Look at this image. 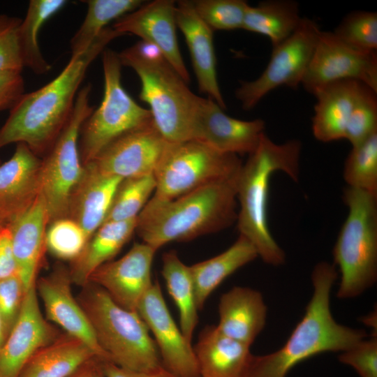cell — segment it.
<instances>
[{
  "label": "cell",
  "mask_w": 377,
  "mask_h": 377,
  "mask_svg": "<svg viewBox=\"0 0 377 377\" xmlns=\"http://www.w3.org/2000/svg\"><path fill=\"white\" fill-rule=\"evenodd\" d=\"M343 201L348 214L333 249L340 272L337 297H357L377 279V193L348 186Z\"/></svg>",
  "instance_id": "7"
},
{
  "label": "cell",
  "mask_w": 377,
  "mask_h": 377,
  "mask_svg": "<svg viewBox=\"0 0 377 377\" xmlns=\"http://www.w3.org/2000/svg\"><path fill=\"white\" fill-rule=\"evenodd\" d=\"M6 339V334L4 327L0 318V349L1 346H3Z\"/></svg>",
  "instance_id": "47"
},
{
  "label": "cell",
  "mask_w": 377,
  "mask_h": 377,
  "mask_svg": "<svg viewBox=\"0 0 377 377\" xmlns=\"http://www.w3.org/2000/svg\"><path fill=\"white\" fill-rule=\"evenodd\" d=\"M155 189L153 173L122 179L116 188L103 223L137 218Z\"/></svg>",
  "instance_id": "34"
},
{
  "label": "cell",
  "mask_w": 377,
  "mask_h": 377,
  "mask_svg": "<svg viewBox=\"0 0 377 377\" xmlns=\"http://www.w3.org/2000/svg\"><path fill=\"white\" fill-rule=\"evenodd\" d=\"M8 225L17 274L27 290L36 282V275L46 250L49 217L40 193L25 212Z\"/></svg>",
  "instance_id": "22"
},
{
  "label": "cell",
  "mask_w": 377,
  "mask_h": 377,
  "mask_svg": "<svg viewBox=\"0 0 377 377\" xmlns=\"http://www.w3.org/2000/svg\"><path fill=\"white\" fill-rule=\"evenodd\" d=\"M250 347L216 325L206 326L193 347L200 377H243L252 355Z\"/></svg>",
  "instance_id": "25"
},
{
  "label": "cell",
  "mask_w": 377,
  "mask_h": 377,
  "mask_svg": "<svg viewBox=\"0 0 377 377\" xmlns=\"http://www.w3.org/2000/svg\"><path fill=\"white\" fill-rule=\"evenodd\" d=\"M0 377H2V376H0Z\"/></svg>",
  "instance_id": "50"
},
{
  "label": "cell",
  "mask_w": 377,
  "mask_h": 377,
  "mask_svg": "<svg viewBox=\"0 0 377 377\" xmlns=\"http://www.w3.org/2000/svg\"><path fill=\"white\" fill-rule=\"evenodd\" d=\"M36 283L27 290L18 318L0 349L2 377H17L38 350L58 338L41 313Z\"/></svg>",
  "instance_id": "17"
},
{
  "label": "cell",
  "mask_w": 377,
  "mask_h": 377,
  "mask_svg": "<svg viewBox=\"0 0 377 377\" xmlns=\"http://www.w3.org/2000/svg\"><path fill=\"white\" fill-rule=\"evenodd\" d=\"M72 283L69 271L61 266L36 280L37 293L43 301L47 320L85 343L100 360L110 362L97 342L84 309L73 296Z\"/></svg>",
  "instance_id": "18"
},
{
  "label": "cell",
  "mask_w": 377,
  "mask_h": 377,
  "mask_svg": "<svg viewBox=\"0 0 377 377\" xmlns=\"http://www.w3.org/2000/svg\"><path fill=\"white\" fill-rule=\"evenodd\" d=\"M137 218L103 223L91 236L79 256L71 262L73 283L85 286L95 270L110 261L135 232Z\"/></svg>",
  "instance_id": "27"
},
{
  "label": "cell",
  "mask_w": 377,
  "mask_h": 377,
  "mask_svg": "<svg viewBox=\"0 0 377 377\" xmlns=\"http://www.w3.org/2000/svg\"><path fill=\"white\" fill-rule=\"evenodd\" d=\"M91 85L77 92L72 114L54 144L42 158L40 194L47 208L49 224L67 217L71 195L84 172L79 151L82 124L94 107L89 103Z\"/></svg>",
  "instance_id": "10"
},
{
  "label": "cell",
  "mask_w": 377,
  "mask_h": 377,
  "mask_svg": "<svg viewBox=\"0 0 377 377\" xmlns=\"http://www.w3.org/2000/svg\"><path fill=\"white\" fill-rule=\"evenodd\" d=\"M265 129L263 119L246 121L231 117L214 100L201 97L195 140L223 153L250 155L259 146Z\"/></svg>",
  "instance_id": "19"
},
{
  "label": "cell",
  "mask_w": 377,
  "mask_h": 377,
  "mask_svg": "<svg viewBox=\"0 0 377 377\" xmlns=\"http://www.w3.org/2000/svg\"><path fill=\"white\" fill-rule=\"evenodd\" d=\"M193 7L212 31L242 29L249 4L244 0H194Z\"/></svg>",
  "instance_id": "36"
},
{
  "label": "cell",
  "mask_w": 377,
  "mask_h": 377,
  "mask_svg": "<svg viewBox=\"0 0 377 377\" xmlns=\"http://www.w3.org/2000/svg\"><path fill=\"white\" fill-rule=\"evenodd\" d=\"M84 288L77 301L110 362L135 371H147L161 367L155 342L138 312L120 306L94 283Z\"/></svg>",
  "instance_id": "6"
},
{
  "label": "cell",
  "mask_w": 377,
  "mask_h": 377,
  "mask_svg": "<svg viewBox=\"0 0 377 377\" xmlns=\"http://www.w3.org/2000/svg\"><path fill=\"white\" fill-rule=\"evenodd\" d=\"M219 314V330L251 346L265 327L267 306L259 291L235 286L221 296Z\"/></svg>",
  "instance_id": "24"
},
{
  "label": "cell",
  "mask_w": 377,
  "mask_h": 377,
  "mask_svg": "<svg viewBox=\"0 0 377 377\" xmlns=\"http://www.w3.org/2000/svg\"><path fill=\"white\" fill-rule=\"evenodd\" d=\"M104 93L99 107L81 126L79 151L83 165L93 161L121 135L152 119L151 112L138 105L121 84V64L110 49L102 52Z\"/></svg>",
  "instance_id": "8"
},
{
  "label": "cell",
  "mask_w": 377,
  "mask_h": 377,
  "mask_svg": "<svg viewBox=\"0 0 377 377\" xmlns=\"http://www.w3.org/2000/svg\"><path fill=\"white\" fill-rule=\"evenodd\" d=\"M24 93L20 71L0 72V111L10 110Z\"/></svg>",
  "instance_id": "43"
},
{
  "label": "cell",
  "mask_w": 377,
  "mask_h": 377,
  "mask_svg": "<svg viewBox=\"0 0 377 377\" xmlns=\"http://www.w3.org/2000/svg\"><path fill=\"white\" fill-rule=\"evenodd\" d=\"M118 54L121 66L132 68L141 82L140 99L149 106L153 121L169 142L195 140L201 97L154 46L143 41Z\"/></svg>",
  "instance_id": "5"
},
{
  "label": "cell",
  "mask_w": 377,
  "mask_h": 377,
  "mask_svg": "<svg viewBox=\"0 0 377 377\" xmlns=\"http://www.w3.org/2000/svg\"><path fill=\"white\" fill-rule=\"evenodd\" d=\"M42 158L24 143H17L0 164V218L8 224L25 212L40 193Z\"/></svg>",
  "instance_id": "20"
},
{
  "label": "cell",
  "mask_w": 377,
  "mask_h": 377,
  "mask_svg": "<svg viewBox=\"0 0 377 377\" xmlns=\"http://www.w3.org/2000/svg\"><path fill=\"white\" fill-rule=\"evenodd\" d=\"M362 83L343 80L330 83L313 95L316 102L312 118V133L323 142L344 139L354 103Z\"/></svg>",
  "instance_id": "26"
},
{
  "label": "cell",
  "mask_w": 377,
  "mask_h": 377,
  "mask_svg": "<svg viewBox=\"0 0 377 377\" xmlns=\"http://www.w3.org/2000/svg\"><path fill=\"white\" fill-rule=\"evenodd\" d=\"M338 277L335 265L318 263L311 274L312 296L285 344L263 355H251L243 377H286L292 368L314 355L342 352L367 337L364 330L338 323L330 310V293Z\"/></svg>",
  "instance_id": "2"
},
{
  "label": "cell",
  "mask_w": 377,
  "mask_h": 377,
  "mask_svg": "<svg viewBox=\"0 0 377 377\" xmlns=\"http://www.w3.org/2000/svg\"><path fill=\"white\" fill-rule=\"evenodd\" d=\"M377 92L362 84L346 126L344 139L356 146L377 133Z\"/></svg>",
  "instance_id": "37"
},
{
  "label": "cell",
  "mask_w": 377,
  "mask_h": 377,
  "mask_svg": "<svg viewBox=\"0 0 377 377\" xmlns=\"http://www.w3.org/2000/svg\"><path fill=\"white\" fill-rule=\"evenodd\" d=\"M4 225H6V224L0 218V228Z\"/></svg>",
  "instance_id": "48"
},
{
  "label": "cell",
  "mask_w": 377,
  "mask_h": 377,
  "mask_svg": "<svg viewBox=\"0 0 377 377\" xmlns=\"http://www.w3.org/2000/svg\"><path fill=\"white\" fill-rule=\"evenodd\" d=\"M106 377H176L161 365L151 371H135L120 367L109 361L102 362Z\"/></svg>",
  "instance_id": "45"
},
{
  "label": "cell",
  "mask_w": 377,
  "mask_h": 377,
  "mask_svg": "<svg viewBox=\"0 0 377 377\" xmlns=\"http://www.w3.org/2000/svg\"><path fill=\"white\" fill-rule=\"evenodd\" d=\"M26 292L18 274L0 280V318L6 337L18 318Z\"/></svg>",
  "instance_id": "41"
},
{
  "label": "cell",
  "mask_w": 377,
  "mask_h": 377,
  "mask_svg": "<svg viewBox=\"0 0 377 377\" xmlns=\"http://www.w3.org/2000/svg\"><path fill=\"white\" fill-rule=\"evenodd\" d=\"M22 19L0 14V72L20 71L24 66L19 41Z\"/></svg>",
  "instance_id": "40"
},
{
  "label": "cell",
  "mask_w": 377,
  "mask_h": 377,
  "mask_svg": "<svg viewBox=\"0 0 377 377\" xmlns=\"http://www.w3.org/2000/svg\"><path fill=\"white\" fill-rule=\"evenodd\" d=\"M93 358L98 357L90 348L66 334L38 350L17 377H70Z\"/></svg>",
  "instance_id": "28"
},
{
  "label": "cell",
  "mask_w": 377,
  "mask_h": 377,
  "mask_svg": "<svg viewBox=\"0 0 377 377\" xmlns=\"http://www.w3.org/2000/svg\"><path fill=\"white\" fill-rule=\"evenodd\" d=\"M67 3L65 0H31L19 28V41L24 66L36 75H43L50 64L43 57L38 44V34L43 24Z\"/></svg>",
  "instance_id": "32"
},
{
  "label": "cell",
  "mask_w": 377,
  "mask_h": 377,
  "mask_svg": "<svg viewBox=\"0 0 377 377\" xmlns=\"http://www.w3.org/2000/svg\"><path fill=\"white\" fill-rule=\"evenodd\" d=\"M168 142L151 119L121 135L89 163L121 179L152 174Z\"/></svg>",
  "instance_id": "14"
},
{
  "label": "cell",
  "mask_w": 377,
  "mask_h": 377,
  "mask_svg": "<svg viewBox=\"0 0 377 377\" xmlns=\"http://www.w3.org/2000/svg\"><path fill=\"white\" fill-rule=\"evenodd\" d=\"M84 19L70 41L71 57L85 52L112 21L138 8L141 0H87Z\"/></svg>",
  "instance_id": "33"
},
{
  "label": "cell",
  "mask_w": 377,
  "mask_h": 377,
  "mask_svg": "<svg viewBox=\"0 0 377 377\" xmlns=\"http://www.w3.org/2000/svg\"><path fill=\"white\" fill-rule=\"evenodd\" d=\"M302 18L298 3L290 0H271L247 8L243 29L266 36L274 47L291 36Z\"/></svg>",
  "instance_id": "30"
},
{
  "label": "cell",
  "mask_w": 377,
  "mask_h": 377,
  "mask_svg": "<svg viewBox=\"0 0 377 377\" xmlns=\"http://www.w3.org/2000/svg\"><path fill=\"white\" fill-rule=\"evenodd\" d=\"M88 238L82 228L68 217L50 223L46 232V249L59 259L77 258L82 251Z\"/></svg>",
  "instance_id": "39"
},
{
  "label": "cell",
  "mask_w": 377,
  "mask_h": 377,
  "mask_svg": "<svg viewBox=\"0 0 377 377\" xmlns=\"http://www.w3.org/2000/svg\"><path fill=\"white\" fill-rule=\"evenodd\" d=\"M340 362L353 367L360 377H377V339H362L341 352Z\"/></svg>",
  "instance_id": "42"
},
{
  "label": "cell",
  "mask_w": 377,
  "mask_h": 377,
  "mask_svg": "<svg viewBox=\"0 0 377 377\" xmlns=\"http://www.w3.org/2000/svg\"><path fill=\"white\" fill-rule=\"evenodd\" d=\"M358 81L377 92L376 52L353 47L332 31H320L301 84L313 94L339 80Z\"/></svg>",
  "instance_id": "12"
},
{
  "label": "cell",
  "mask_w": 377,
  "mask_h": 377,
  "mask_svg": "<svg viewBox=\"0 0 377 377\" xmlns=\"http://www.w3.org/2000/svg\"><path fill=\"white\" fill-rule=\"evenodd\" d=\"M137 312L153 334L163 367L176 377H200L191 342L175 323L157 281L141 299Z\"/></svg>",
  "instance_id": "13"
},
{
  "label": "cell",
  "mask_w": 377,
  "mask_h": 377,
  "mask_svg": "<svg viewBox=\"0 0 377 377\" xmlns=\"http://www.w3.org/2000/svg\"><path fill=\"white\" fill-rule=\"evenodd\" d=\"M176 3L155 0L115 20L111 27L124 35L134 34L156 47L188 84L190 75L179 48L176 35Z\"/></svg>",
  "instance_id": "15"
},
{
  "label": "cell",
  "mask_w": 377,
  "mask_h": 377,
  "mask_svg": "<svg viewBox=\"0 0 377 377\" xmlns=\"http://www.w3.org/2000/svg\"><path fill=\"white\" fill-rule=\"evenodd\" d=\"M175 18L190 52L199 90L225 110L226 105L217 79L213 31L198 15L191 1L176 3Z\"/></svg>",
  "instance_id": "21"
},
{
  "label": "cell",
  "mask_w": 377,
  "mask_h": 377,
  "mask_svg": "<svg viewBox=\"0 0 377 377\" xmlns=\"http://www.w3.org/2000/svg\"><path fill=\"white\" fill-rule=\"evenodd\" d=\"M302 143L290 140L274 142L265 134L256 150L242 165L237 182V199L239 203L237 222L239 235L255 247L265 263L279 266L286 254L271 234L268 224L269 188L272 175L283 172L297 182Z\"/></svg>",
  "instance_id": "4"
},
{
  "label": "cell",
  "mask_w": 377,
  "mask_h": 377,
  "mask_svg": "<svg viewBox=\"0 0 377 377\" xmlns=\"http://www.w3.org/2000/svg\"><path fill=\"white\" fill-rule=\"evenodd\" d=\"M320 31L314 20L302 17L295 32L273 47L269 61L261 75L252 81H241L235 90V97L243 110H252L277 87L297 88L301 84Z\"/></svg>",
  "instance_id": "11"
},
{
  "label": "cell",
  "mask_w": 377,
  "mask_h": 377,
  "mask_svg": "<svg viewBox=\"0 0 377 377\" xmlns=\"http://www.w3.org/2000/svg\"><path fill=\"white\" fill-rule=\"evenodd\" d=\"M161 274L169 294L179 313L180 330L186 339L191 342L198 323V307L195 292L190 266L179 259L175 251L163 253Z\"/></svg>",
  "instance_id": "31"
},
{
  "label": "cell",
  "mask_w": 377,
  "mask_h": 377,
  "mask_svg": "<svg viewBox=\"0 0 377 377\" xmlns=\"http://www.w3.org/2000/svg\"><path fill=\"white\" fill-rule=\"evenodd\" d=\"M348 186L377 193V133L352 147L344 165Z\"/></svg>",
  "instance_id": "35"
},
{
  "label": "cell",
  "mask_w": 377,
  "mask_h": 377,
  "mask_svg": "<svg viewBox=\"0 0 377 377\" xmlns=\"http://www.w3.org/2000/svg\"><path fill=\"white\" fill-rule=\"evenodd\" d=\"M258 257L251 242L239 235L237 239L221 253L190 266L198 310L203 308L210 294L228 276Z\"/></svg>",
  "instance_id": "29"
},
{
  "label": "cell",
  "mask_w": 377,
  "mask_h": 377,
  "mask_svg": "<svg viewBox=\"0 0 377 377\" xmlns=\"http://www.w3.org/2000/svg\"><path fill=\"white\" fill-rule=\"evenodd\" d=\"M343 43L360 50L377 49V13L355 10L348 13L332 31Z\"/></svg>",
  "instance_id": "38"
},
{
  "label": "cell",
  "mask_w": 377,
  "mask_h": 377,
  "mask_svg": "<svg viewBox=\"0 0 377 377\" xmlns=\"http://www.w3.org/2000/svg\"><path fill=\"white\" fill-rule=\"evenodd\" d=\"M0 164H1V160H0Z\"/></svg>",
  "instance_id": "49"
},
{
  "label": "cell",
  "mask_w": 377,
  "mask_h": 377,
  "mask_svg": "<svg viewBox=\"0 0 377 377\" xmlns=\"http://www.w3.org/2000/svg\"><path fill=\"white\" fill-rule=\"evenodd\" d=\"M122 36L108 27L85 52L71 57L56 77L34 91L24 92L0 128V149L22 142L43 158L70 119L89 66L112 40Z\"/></svg>",
  "instance_id": "1"
},
{
  "label": "cell",
  "mask_w": 377,
  "mask_h": 377,
  "mask_svg": "<svg viewBox=\"0 0 377 377\" xmlns=\"http://www.w3.org/2000/svg\"><path fill=\"white\" fill-rule=\"evenodd\" d=\"M156 251L144 242L135 243L121 258L95 270L89 283L101 288L120 306L137 311L141 299L153 283L151 269Z\"/></svg>",
  "instance_id": "16"
},
{
  "label": "cell",
  "mask_w": 377,
  "mask_h": 377,
  "mask_svg": "<svg viewBox=\"0 0 377 377\" xmlns=\"http://www.w3.org/2000/svg\"><path fill=\"white\" fill-rule=\"evenodd\" d=\"M239 172L173 199L153 196L137 216L135 232L157 251L171 242L189 241L230 227L237 217Z\"/></svg>",
  "instance_id": "3"
},
{
  "label": "cell",
  "mask_w": 377,
  "mask_h": 377,
  "mask_svg": "<svg viewBox=\"0 0 377 377\" xmlns=\"http://www.w3.org/2000/svg\"><path fill=\"white\" fill-rule=\"evenodd\" d=\"M103 360L93 358L80 367L70 377H106L103 367Z\"/></svg>",
  "instance_id": "46"
},
{
  "label": "cell",
  "mask_w": 377,
  "mask_h": 377,
  "mask_svg": "<svg viewBox=\"0 0 377 377\" xmlns=\"http://www.w3.org/2000/svg\"><path fill=\"white\" fill-rule=\"evenodd\" d=\"M121 179L101 172L92 163L84 165L82 177L70 199L67 217L82 228L88 239L103 223Z\"/></svg>",
  "instance_id": "23"
},
{
  "label": "cell",
  "mask_w": 377,
  "mask_h": 377,
  "mask_svg": "<svg viewBox=\"0 0 377 377\" xmlns=\"http://www.w3.org/2000/svg\"><path fill=\"white\" fill-rule=\"evenodd\" d=\"M237 155L221 152L197 140L168 142L154 172V196L170 200L237 175Z\"/></svg>",
  "instance_id": "9"
},
{
  "label": "cell",
  "mask_w": 377,
  "mask_h": 377,
  "mask_svg": "<svg viewBox=\"0 0 377 377\" xmlns=\"http://www.w3.org/2000/svg\"><path fill=\"white\" fill-rule=\"evenodd\" d=\"M17 274L11 239L8 224L0 228V280Z\"/></svg>",
  "instance_id": "44"
}]
</instances>
